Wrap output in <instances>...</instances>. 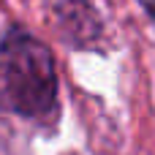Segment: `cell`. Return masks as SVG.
Returning <instances> with one entry per match:
<instances>
[{
    "label": "cell",
    "instance_id": "cell-1",
    "mask_svg": "<svg viewBox=\"0 0 155 155\" xmlns=\"http://www.w3.org/2000/svg\"><path fill=\"white\" fill-rule=\"evenodd\" d=\"M0 109L44 120L57 109L54 57L30 33L11 30L0 41Z\"/></svg>",
    "mask_w": 155,
    "mask_h": 155
},
{
    "label": "cell",
    "instance_id": "cell-2",
    "mask_svg": "<svg viewBox=\"0 0 155 155\" xmlns=\"http://www.w3.org/2000/svg\"><path fill=\"white\" fill-rule=\"evenodd\" d=\"M139 3H142V8L147 11V16L155 19V0H139Z\"/></svg>",
    "mask_w": 155,
    "mask_h": 155
}]
</instances>
